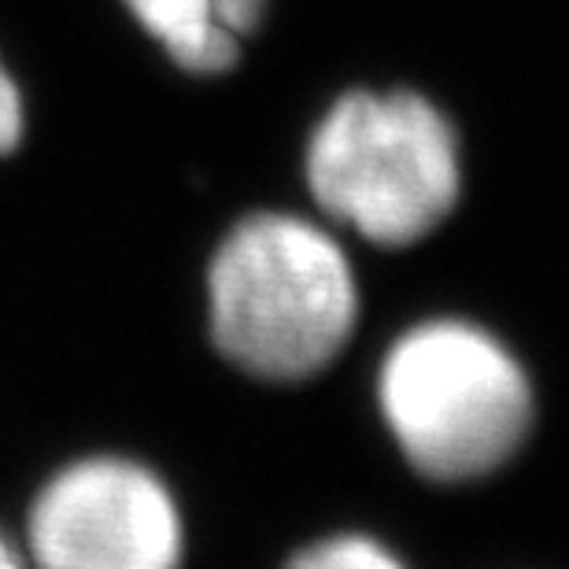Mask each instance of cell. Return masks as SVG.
Wrapping results in <instances>:
<instances>
[{
	"mask_svg": "<svg viewBox=\"0 0 569 569\" xmlns=\"http://www.w3.org/2000/svg\"><path fill=\"white\" fill-rule=\"evenodd\" d=\"M0 569H27V562L19 559V551L0 537Z\"/></svg>",
	"mask_w": 569,
	"mask_h": 569,
	"instance_id": "cell-9",
	"label": "cell"
},
{
	"mask_svg": "<svg viewBox=\"0 0 569 569\" xmlns=\"http://www.w3.org/2000/svg\"><path fill=\"white\" fill-rule=\"evenodd\" d=\"M289 569H403L381 543L367 537H333L300 551Z\"/></svg>",
	"mask_w": 569,
	"mask_h": 569,
	"instance_id": "cell-6",
	"label": "cell"
},
{
	"mask_svg": "<svg viewBox=\"0 0 569 569\" xmlns=\"http://www.w3.org/2000/svg\"><path fill=\"white\" fill-rule=\"evenodd\" d=\"M211 333L222 356L267 381L326 370L359 318V284L326 230L296 214H252L214 252Z\"/></svg>",
	"mask_w": 569,
	"mask_h": 569,
	"instance_id": "cell-1",
	"label": "cell"
},
{
	"mask_svg": "<svg viewBox=\"0 0 569 569\" xmlns=\"http://www.w3.org/2000/svg\"><path fill=\"white\" fill-rule=\"evenodd\" d=\"M459 181L451 122L418 93H348L307 148L318 208L385 248L437 230L459 200Z\"/></svg>",
	"mask_w": 569,
	"mask_h": 569,
	"instance_id": "cell-3",
	"label": "cell"
},
{
	"mask_svg": "<svg viewBox=\"0 0 569 569\" xmlns=\"http://www.w3.org/2000/svg\"><path fill=\"white\" fill-rule=\"evenodd\" d=\"M22 138V97L16 78L8 74L4 60H0V156L11 152Z\"/></svg>",
	"mask_w": 569,
	"mask_h": 569,
	"instance_id": "cell-7",
	"label": "cell"
},
{
	"mask_svg": "<svg viewBox=\"0 0 569 569\" xmlns=\"http://www.w3.org/2000/svg\"><path fill=\"white\" fill-rule=\"evenodd\" d=\"M378 396L396 443L432 481L499 470L532 426V389L518 359L481 326L455 318L396 340Z\"/></svg>",
	"mask_w": 569,
	"mask_h": 569,
	"instance_id": "cell-2",
	"label": "cell"
},
{
	"mask_svg": "<svg viewBox=\"0 0 569 569\" xmlns=\"http://www.w3.org/2000/svg\"><path fill=\"white\" fill-rule=\"evenodd\" d=\"M122 4L186 71L219 74L233 67L237 38L222 30L214 0H122Z\"/></svg>",
	"mask_w": 569,
	"mask_h": 569,
	"instance_id": "cell-5",
	"label": "cell"
},
{
	"mask_svg": "<svg viewBox=\"0 0 569 569\" xmlns=\"http://www.w3.org/2000/svg\"><path fill=\"white\" fill-rule=\"evenodd\" d=\"M267 11V0H214V16H219L222 30L241 38V33H252L259 27Z\"/></svg>",
	"mask_w": 569,
	"mask_h": 569,
	"instance_id": "cell-8",
	"label": "cell"
},
{
	"mask_svg": "<svg viewBox=\"0 0 569 569\" xmlns=\"http://www.w3.org/2000/svg\"><path fill=\"white\" fill-rule=\"evenodd\" d=\"M38 569H181L186 537L156 473L127 459H86L56 473L30 507Z\"/></svg>",
	"mask_w": 569,
	"mask_h": 569,
	"instance_id": "cell-4",
	"label": "cell"
}]
</instances>
